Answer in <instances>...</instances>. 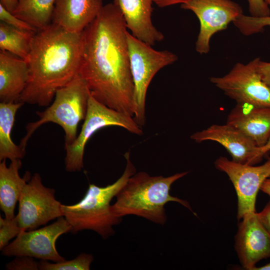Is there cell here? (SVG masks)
Here are the masks:
<instances>
[{
    "label": "cell",
    "instance_id": "cell-25",
    "mask_svg": "<svg viewBox=\"0 0 270 270\" xmlns=\"http://www.w3.org/2000/svg\"><path fill=\"white\" fill-rule=\"evenodd\" d=\"M22 230L15 217L8 219L0 216V250H2L11 239L16 236Z\"/></svg>",
    "mask_w": 270,
    "mask_h": 270
},
{
    "label": "cell",
    "instance_id": "cell-23",
    "mask_svg": "<svg viewBox=\"0 0 270 270\" xmlns=\"http://www.w3.org/2000/svg\"><path fill=\"white\" fill-rule=\"evenodd\" d=\"M94 260L92 254L82 253L75 258L70 260L50 263L41 260L38 262L40 270H89Z\"/></svg>",
    "mask_w": 270,
    "mask_h": 270
},
{
    "label": "cell",
    "instance_id": "cell-36",
    "mask_svg": "<svg viewBox=\"0 0 270 270\" xmlns=\"http://www.w3.org/2000/svg\"><path fill=\"white\" fill-rule=\"evenodd\" d=\"M268 6H270V0H264Z\"/></svg>",
    "mask_w": 270,
    "mask_h": 270
},
{
    "label": "cell",
    "instance_id": "cell-17",
    "mask_svg": "<svg viewBox=\"0 0 270 270\" xmlns=\"http://www.w3.org/2000/svg\"><path fill=\"white\" fill-rule=\"evenodd\" d=\"M103 6L102 0H56L52 23L68 31L81 33Z\"/></svg>",
    "mask_w": 270,
    "mask_h": 270
},
{
    "label": "cell",
    "instance_id": "cell-35",
    "mask_svg": "<svg viewBox=\"0 0 270 270\" xmlns=\"http://www.w3.org/2000/svg\"><path fill=\"white\" fill-rule=\"evenodd\" d=\"M252 270H270V262L262 266L256 267V266Z\"/></svg>",
    "mask_w": 270,
    "mask_h": 270
},
{
    "label": "cell",
    "instance_id": "cell-33",
    "mask_svg": "<svg viewBox=\"0 0 270 270\" xmlns=\"http://www.w3.org/2000/svg\"><path fill=\"white\" fill-rule=\"evenodd\" d=\"M0 4L12 13L16 9L18 4V0H0Z\"/></svg>",
    "mask_w": 270,
    "mask_h": 270
},
{
    "label": "cell",
    "instance_id": "cell-2",
    "mask_svg": "<svg viewBox=\"0 0 270 270\" xmlns=\"http://www.w3.org/2000/svg\"><path fill=\"white\" fill-rule=\"evenodd\" d=\"M82 32H72L53 23L37 30L26 60L28 78L19 102L48 106L56 91L79 74Z\"/></svg>",
    "mask_w": 270,
    "mask_h": 270
},
{
    "label": "cell",
    "instance_id": "cell-20",
    "mask_svg": "<svg viewBox=\"0 0 270 270\" xmlns=\"http://www.w3.org/2000/svg\"><path fill=\"white\" fill-rule=\"evenodd\" d=\"M24 103L18 102H0V160L8 159L11 161L22 158L24 152L20 145L16 144L11 138L18 110Z\"/></svg>",
    "mask_w": 270,
    "mask_h": 270
},
{
    "label": "cell",
    "instance_id": "cell-4",
    "mask_svg": "<svg viewBox=\"0 0 270 270\" xmlns=\"http://www.w3.org/2000/svg\"><path fill=\"white\" fill-rule=\"evenodd\" d=\"M126 160L124 170L114 182L104 187L90 184L84 198L72 205L62 204V216L71 226L70 232L76 234L82 230H92L106 239L114 234V226L122 218L116 216L112 210L110 202L136 173V168L130 159V152L124 154Z\"/></svg>",
    "mask_w": 270,
    "mask_h": 270
},
{
    "label": "cell",
    "instance_id": "cell-24",
    "mask_svg": "<svg viewBox=\"0 0 270 270\" xmlns=\"http://www.w3.org/2000/svg\"><path fill=\"white\" fill-rule=\"evenodd\" d=\"M232 23L242 34L249 36L263 31L266 26H270V16L254 17L243 14Z\"/></svg>",
    "mask_w": 270,
    "mask_h": 270
},
{
    "label": "cell",
    "instance_id": "cell-30",
    "mask_svg": "<svg viewBox=\"0 0 270 270\" xmlns=\"http://www.w3.org/2000/svg\"><path fill=\"white\" fill-rule=\"evenodd\" d=\"M256 214L262 224L270 234V200L263 210L259 212H256Z\"/></svg>",
    "mask_w": 270,
    "mask_h": 270
},
{
    "label": "cell",
    "instance_id": "cell-7",
    "mask_svg": "<svg viewBox=\"0 0 270 270\" xmlns=\"http://www.w3.org/2000/svg\"><path fill=\"white\" fill-rule=\"evenodd\" d=\"M110 126L122 128L138 136L143 134L142 126L136 123L133 116L106 106L90 94L86 114L80 134L72 143L64 144L65 168L67 172L82 170L84 167V148L88 141L96 131Z\"/></svg>",
    "mask_w": 270,
    "mask_h": 270
},
{
    "label": "cell",
    "instance_id": "cell-14",
    "mask_svg": "<svg viewBox=\"0 0 270 270\" xmlns=\"http://www.w3.org/2000/svg\"><path fill=\"white\" fill-rule=\"evenodd\" d=\"M190 138L197 143L206 140L217 142L226 149L232 160L242 164H256L258 146L250 138L228 124L212 125L192 134Z\"/></svg>",
    "mask_w": 270,
    "mask_h": 270
},
{
    "label": "cell",
    "instance_id": "cell-26",
    "mask_svg": "<svg viewBox=\"0 0 270 270\" xmlns=\"http://www.w3.org/2000/svg\"><path fill=\"white\" fill-rule=\"evenodd\" d=\"M0 20L10 26L16 28L30 32H37V30L24 20L17 18L13 14L8 10L0 4Z\"/></svg>",
    "mask_w": 270,
    "mask_h": 270
},
{
    "label": "cell",
    "instance_id": "cell-21",
    "mask_svg": "<svg viewBox=\"0 0 270 270\" xmlns=\"http://www.w3.org/2000/svg\"><path fill=\"white\" fill-rule=\"evenodd\" d=\"M56 0H18V6L12 14L40 30L52 23Z\"/></svg>",
    "mask_w": 270,
    "mask_h": 270
},
{
    "label": "cell",
    "instance_id": "cell-27",
    "mask_svg": "<svg viewBox=\"0 0 270 270\" xmlns=\"http://www.w3.org/2000/svg\"><path fill=\"white\" fill-rule=\"evenodd\" d=\"M8 270H38V262L34 258L26 256H16L11 262L6 265Z\"/></svg>",
    "mask_w": 270,
    "mask_h": 270
},
{
    "label": "cell",
    "instance_id": "cell-34",
    "mask_svg": "<svg viewBox=\"0 0 270 270\" xmlns=\"http://www.w3.org/2000/svg\"><path fill=\"white\" fill-rule=\"evenodd\" d=\"M260 190L270 197V176L264 181Z\"/></svg>",
    "mask_w": 270,
    "mask_h": 270
},
{
    "label": "cell",
    "instance_id": "cell-1",
    "mask_svg": "<svg viewBox=\"0 0 270 270\" xmlns=\"http://www.w3.org/2000/svg\"><path fill=\"white\" fill-rule=\"evenodd\" d=\"M128 31L118 6L114 2L104 6L82 32L79 74L98 101L134 117V84Z\"/></svg>",
    "mask_w": 270,
    "mask_h": 270
},
{
    "label": "cell",
    "instance_id": "cell-28",
    "mask_svg": "<svg viewBox=\"0 0 270 270\" xmlns=\"http://www.w3.org/2000/svg\"><path fill=\"white\" fill-rule=\"evenodd\" d=\"M250 16L264 17L270 16L269 6L264 0H247Z\"/></svg>",
    "mask_w": 270,
    "mask_h": 270
},
{
    "label": "cell",
    "instance_id": "cell-9",
    "mask_svg": "<svg viewBox=\"0 0 270 270\" xmlns=\"http://www.w3.org/2000/svg\"><path fill=\"white\" fill-rule=\"evenodd\" d=\"M55 190L46 187L39 174L36 173L22 188L15 216L23 230L36 229L62 216V204L55 198Z\"/></svg>",
    "mask_w": 270,
    "mask_h": 270
},
{
    "label": "cell",
    "instance_id": "cell-29",
    "mask_svg": "<svg viewBox=\"0 0 270 270\" xmlns=\"http://www.w3.org/2000/svg\"><path fill=\"white\" fill-rule=\"evenodd\" d=\"M258 70L263 82L270 89V62H264L260 59Z\"/></svg>",
    "mask_w": 270,
    "mask_h": 270
},
{
    "label": "cell",
    "instance_id": "cell-10",
    "mask_svg": "<svg viewBox=\"0 0 270 270\" xmlns=\"http://www.w3.org/2000/svg\"><path fill=\"white\" fill-rule=\"evenodd\" d=\"M181 8L192 11L199 20L195 48L200 54L209 52L210 40L214 34L226 30L243 14L241 6L232 0H191L181 4Z\"/></svg>",
    "mask_w": 270,
    "mask_h": 270
},
{
    "label": "cell",
    "instance_id": "cell-3",
    "mask_svg": "<svg viewBox=\"0 0 270 270\" xmlns=\"http://www.w3.org/2000/svg\"><path fill=\"white\" fill-rule=\"evenodd\" d=\"M188 172H178L167 177L152 176L144 172L134 174L116 195V202L112 205V212L120 218L135 215L164 225L167 220L164 206L168 202H174L197 216L186 200L170 194L172 185Z\"/></svg>",
    "mask_w": 270,
    "mask_h": 270
},
{
    "label": "cell",
    "instance_id": "cell-16",
    "mask_svg": "<svg viewBox=\"0 0 270 270\" xmlns=\"http://www.w3.org/2000/svg\"><path fill=\"white\" fill-rule=\"evenodd\" d=\"M226 124L242 132L258 146H262L270 138V107L236 104Z\"/></svg>",
    "mask_w": 270,
    "mask_h": 270
},
{
    "label": "cell",
    "instance_id": "cell-15",
    "mask_svg": "<svg viewBox=\"0 0 270 270\" xmlns=\"http://www.w3.org/2000/svg\"><path fill=\"white\" fill-rule=\"evenodd\" d=\"M120 8L126 28L136 38L152 46L164 39V36L153 24V0H114Z\"/></svg>",
    "mask_w": 270,
    "mask_h": 270
},
{
    "label": "cell",
    "instance_id": "cell-32",
    "mask_svg": "<svg viewBox=\"0 0 270 270\" xmlns=\"http://www.w3.org/2000/svg\"><path fill=\"white\" fill-rule=\"evenodd\" d=\"M154 2L160 8H165L178 4H184L191 0H153Z\"/></svg>",
    "mask_w": 270,
    "mask_h": 270
},
{
    "label": "cell",
    "instance_id": "cell-12",
    "mask_svg": "<svg viewBox=\"0 0 270 270\" xmlns=\"http://www.w3.org/2000/svg\"><path fill=\"white\" fill-rule=\"evenodd\" d=\"M71 226L62 216L52 224L40 229L22 230L2 250L7 256H26L41 260H65L58 252L56 242L62 234L71 231Z\"/></svg>",
    "mask_w": 270,
    "mask_h": 270
},
{
    "label": "cell",
    "instance_id": "cell-6",
    "mask_svg": "<svg viewBox=\"0 0 270 270\" xmlns=\"http://www.w3.org/2000/svg\"><path fill=\"white\" fill-rule=\"evenodd\" d=\"M126 40L130 70L134 84V115L136 123H146V102L148 86L162 68L178 60L176 54L168 50H157L128 31Z\"/></svg>",
    "mask_w": 270,
    "mask_h": 270
},
{
    "label": "cell",
    "instance_id": "cell-13",
    "mask_svg": "<svg viewBox=\"0 0 270 270\" xmlns=\"http://www.w3.org/2000/svg\"><path fill=\"white\" fill-rule=\"evenodd\" d=\"M240 220L235 236V250L242 266L252 270L259 261L270 258V234L256 212L246 214Z\"/></svg>",
    "mask_w": 270,
    "mask_h": 270
},
{
    "label": "cell",
    "instance_id": "cell-31",
    "mask_svg": "<svg viewBox=\"0 0 270 270\" xmlns=\"http://www.w3.org/2000/svg\"><path fill=\"white\" fill-rule=\"evenodd\" d=\"M270 151V138L268 142L262 146H258L254 156L255 163L260 162L264 156Z\"/></svg>",
    "mask_w": 270,
    "mask_h": 270
},
{
    "label": "cell",
    "instance_id": "cell-18",
    "mask_svg": "<svg viewBox=\"0 0 270 270\" xmlns=\"http://www.w3.org/2000/svg\"><path fill=\"white\" fill-rule=\"evenodd\" d=\"M28 78L26 62L7 52H0V102H18Z\"/></svg>",
    "mask_w": 270,
    "mask_h": 270
},
{
    "label": "cell",
    "instance_id": "cell-11",
    "mask_svg": "<svg viewBox=\"0 0 270 270\" xmlns=\"http://www.w3.org/2000/svg\"><path fill=\"white\" fill-rule=\"evenodd\" d=\"M216 169L227 174L238 198V219L256 212L257 194L264 181L270 176V156L258 166L242 164L220 156L214 162Z\"/></svg>",
    "mask_w": 270,
    "mask_h": 270
},
{
    "label": "cell",
    "instance_id": "cell-5",
    "mask_svg": "<svg viewBox=\"0 0 270 270\" xmlns=\"http://www.w3.org/2000/svg\"><path fill=\"white\" fill-rule=\"evenodd\" d=\"M90 95L89 89L80 74L58 90L53 102L44 110L36 112L39 120L26 124V134L19 144L22 150L26 152L27 142L34 132L49 122L56 124L63 128L64 144L72 143L78 136L79 122L86 118Z\"/></svg>",
    "mask_w": 270,
    "mask_h": 270
},
{
    "label": "cell",
    "instance_id": "cell-22",
    "mask_svg": "<svg viewBox=\"0 0 270 270\" xmlns=\"http://www.w3.org/2000/svg\"><path fill=\"white\" fill-rule=\"evenodd\" d=\"M36 32L20 30L0 22V50L7 51L26 60Z\"/></svg>",
    "mask_w": 270,
    "mask_h": 270
},
{
    "label": "cell",
    "instance_id": "cell-8",
    "mask_svg": "<svg viewBox=\"0 0 270 270\" xmlns=\"http://www.w3.org/2000/svg\"><path fill=\"white\" fill-rule=\"evenodd\" d=\"M260 58L246 64L236 63L222 76L211 77L210 82L238 104L270 107V89L258 70Z\"/></svg>",
    "mask_w": 270,
    "mask_h": 270
},
{
    "label": "cell",
    "instance_id": "cell-19",
    "mask_svg": "<svg viewBox=\"0 0 270 270\" xmlns=\"http://www.w3.org/2000/svg\"><path fill=\"white\" fill-rule=\"evenodd\" d=\"M22 166L20 159L11 161L8 166L6 160L0 163V207L8 219H12L14 209L23 188L28 181V175L22 178L19 174Z\"/></svg>",
    "mask_w": 270,
    "mask_h": 270
}]
</instances>
